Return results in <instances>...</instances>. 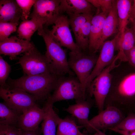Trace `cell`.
I'll list each match as a JSON object with an SVG mask.
<instances>
[{"label": "cell", "instance_id": "obj_31", "mask_svg": "<svg viewBox=\"0 0 135 135\" xmlns=\"http://www.w3.org/2000/svg\"><path fill=\"white\" fill-rule=\"evenodd\" d=\"M22 131L17 126L0 125V135H21Z\"/></svg>", "mask_w": 135, "mask_h": 135}, {"label": "cell", "instance_id": "obj_8", "mask_svg": "<svg viewBox=\"0 0 135 135\" xmlns=\"http://www.w3.org/2000/svg\"><path fill=\"white\" fill-rule=\"evenodd\" d=\"M60 0H36L30 15L33 19L42 23L47 27L54 24L61 14Z\"/></svg>", "mask_w": 135, "mask_h": 135}, {"label": "cell", "instance_id": "obj_34", "mask_svg": "<svg viewBox=\"0 0 135 135\" xmlns=\"http://www.w3.org/2000/svg\"><path fill=\"white\" fill-rule=\"evenodd\" d=\"M133 2L131 7L130 22L132 23L135 20V0H132Z\"/></svg>", "mask_w": 135, "mask_h": 135}, {"label": "cell", "instance_id": "obj_33", "mask_svg": "<svg viewBox=\"0 0 135 135\" xmlns=\"http://www.w3.org/2000/svg\"><path fill=\"white\" fill-rule=\"evenodd\" d=\"M108 130H112L122 135H135V131H127L117 129L114 128H110Z\"/></svg>", "mask_w": 135, "mask_h": 135}, {"label": "cell", "instance_id": "obj_35", "mask_svg": "<svg viewBox=\"0 0 135 135\" xmlns=\"http://www.w3.org/2000/svg\"><path fill=\"white\" fill-rule=\"evenodd\" d=\"M41 129L35 131H22L21 135H42Z\"/></svg>", "mask_w": 135, "mask_h": 135}, {"label": "cell", "instance_id": "obj_14", "mask_svg": "<svg viewBox=\"0 0 135 135\" xmlns=\"http://www.w3.org/2000/svg\"><path fill=\"white\" fill-rule=\"evenodd\" d=\"M109 12L96 13L91 20L88 50L90 54H94L101 49L100 42L104 24Z\"/></svg>", "mask_w": 135, "mask_h": 135}, {"label": "cell", "instance_id": "obj_26", "mask_svg": "<svg viewBox=\"0 0 135 135\" xmlns=\"http://www.w3.org/2000/svg\"><path fill=\"white\" fill-rule=\"evenodd\" d=\"M19 22H0V41L6 40L16 32Z\"/></svg>", "mask_w": 135, "mask_h": 135}, {"label": "cell", "instance_id": "obj_4", "mask_svg": "<svg viewBox=\"0 0 135 135\" xmlns=\"http://www.w3.org/2000/svg\"><path fill=\"white\" fill-rule=\"evenodd\" d=\"M118 60L116 56L112 62L94 79L87 90L90 96L94 98L99 113L104 109L105 102L111 86L112 76L110 72L118 66L116 63Z\"/></svg>", "mask_w": 135, "mask_h": 135}, {"label": "cell", "instance_id": "obj_25", "mask_svg": "<svg viewBox=\"0 0 135 135\" xmlns=\"http://www.w3.org/2000/svg\"><path fill=\"white\" fill-rule=\"evenodd\" d=\"M93 16V14H82L69 16L70 25L74 32L77 45L79 42L80 33L83 25Z\"/></svg>", "mask_w": 135, "mask_h": 135}, {"label": "cell", "instance_id": "obj_3", "mask_svg": "<svg viewBox=\"0 0 135 135\" xmlns=\"http://www.w3.org/2000/svg\"><path fill=\"white\" fill-rule=\"evenodd\" d=\"M82 85L76 77L68 75L61 76L53 94L48 99L46 104L52 105L57 102L74 99L76 100L86 99Z\"/></svg>", "mask_w": 135, "mask_h": 135}, {"label": "cell", "instance_id": "obj_24", "mask_svg": "<svg viewBox=\"0 0 135 135\" xmlns=\"http://www.w3.org/2000/svg\"><path fill=\"white\" fill-rule=\"evenodd\" d=\"M78 126L72 118L66 117L60 118L56 135H82Z\"/></svg>", "mask_w": 135, "mask_h": 135}, {"label": "cell", "instance_id": "obj_5", "mask_svg": "<svg viewBox=\"0 0 135 135\" xmlns=\"http://www.w3.org/2000/svg\"><path fill=\"white\" fill-rule=\"evenodd\" d=\"M17 64H20L26 75L56 74L46 54H41L35 47L24 53L19 58Z\"/></svg>", "mask_w": 135, "mask_h": 135}, {"label": "cell", "instance_id": "obj_29", "mask_svg": "<svg viewBox=\"0 0 135 135\" xmlns=\"http://www.w3.org/2000/svg\"><path fill=\"white\" fill-rule=\"evenodd\" d=\"M11 70L10 66L0 56V84L1 87L5 88L6 81Z\"/></svg>", "mask_w": 135, "mask_h": 135}, {"label": "cell", "instance_id": "obj_13", "mask_svg": "<svg viewBox=\"0 0 135 135\" xmlns=\"http://www.w3.org/2000/svg\"><path fill=\"white\" fill-rule=\"evenodd\" d=\"M44 115V108H41L35 105L22 113L17 126L23 131H36L40 128L39 126L43 120Z\"/></svg>", "mask_w": 135, "mask_h": 135}, {"label": "cell", "instance_id": "obj_9", "mask_svg": "<svg viewBox=\"0 0 135 135\" xmlns=\"http://www.w3.org/2000/svg\"><path fill=\"white\" fill-rule=\"evenodd\" d=\"M119 35L118 33L117 34L112 40L105 41L103 44L94 66L83 86V90L85 94H86L90 85L94 79L110 65L114 60L115 57L114 56V50Z\"/></svg>", "mask_w": 135, "mask_h": 135}, {"label": "cell", "instance_id": "obj_23", "mask_svg": "<svg viewBox=\"0 0 135 135\" xmlns=\"http://www.w3.org/2000/svg\"><path fill=\"white\" fill-rule=\"evenodd\" d=\"M44 26L41 22L33 19L22 21L17 30L18 37L30 41L34 33L39 28Z\"/></svg>", "mask_w": 135, "mask_h": 135}, {"label": "cell", "instance_id": "obj_22", "mask_svg": "<svg viewBox=\"0 0 135 135\" xmlns=\"http://www.w3.org/2000/svg\"><path fill=\"white\" fill-rule=\"evenodd\" d=\"M22 113L8 106L4 102L0 103V125L17 126Z\"/></svg>", "mask_w": 135, "mask_h": 135}, {"label": "cell", "instance_id": "obj_37", "mask_svg": "<svg viewBox=\"0 0 135 135\" xmlns=\"http://www.w3.org/2000/svg\"><path fill=\"white\" fill-rule=\"evenodd\" d=\"M132 26L135 32V20L132 23Z\"/></svg>", "mask_w": 135, "mask_h": 135}, {"label": "cell", "instance_id": "obj_10", "mask_svg": "<svg viewBox=\"0 0 135 135\" xmlns=\"http://www.w3.org/2000/svg\"><path fill=\"white\" fill-rule=\"evenodd\" d=\"M70 25L67 16L61 14L52 26V29H48V32L55 42L61 47H66L71 51L81 50L74 40Z\"/></svg>", "mask_w": 135, "mask_h": 135}, {"label": "cell", "instance_id": "obj_2", "mask_svg": "<svg viewBox=\"0 0 135 135\" xmlns=\"http://www.w3.org/2000/svg\"><path fill=\"white\" fill-rule=\"evenodd\" d=\"M47 27L44 26L38 30V34L41 36L46 44L47 56L56 74L60 76L66 74L74 76L75 74L69 67L66 56V50L53 40L48 33Z\"/></svg>", "mask_w": 135, "mask_h": 135}, {"label": "cell", "instance_id": "obj_17", "mask_svg": "<svg viewBox=\"0 0 135 135\" xmlns=\"http://www.w3.org/2000/svg\"><path fill=\"white\" fill-rule=\"evenodd\" d=\"M21 9L16 0H0V22H19Z\"/></svg>", "mask_w": 135, "mask_h": 135}, {"label": "cell", "instance_id": "obj_21", "mask_svg": "<svg viewBox=\"0 0 135 135\" xmlns=\"http://www.w3.org/2000/svg\"><path fill=\"white\" fill-rule=\"evenodd\" d=\"M116 8L119 28L118 33L122 34L127 28L130 22V11L132 1L131 0H117Z\"/></svg>", "mask_w": 135, "mask_h": 135}, {"label": "cell", "instance_id": "obj_12", "mask_svg": "<svg viewBox=\"0 0 135 135\" xmlns=\"http://www.w3.org/2000/svg\"><path fill=\"white\" fill-rule=\"evenodd\" d=\"M35 47L30 41L12 36L0 41V54L9 56L11 60L15 59L18 55L25 53Z\"/></svg>", "mask_w": 135, "mask_h": 135}, {"label": "cell", "instance_id": "obj_18", "mask_svg": "<svg viewBox=\"0 0 135 135\" xmlns=\"http://www.w3.org/2000/svg\"><path fill=\"white\" fill-rule=\"evenodd\" d=\"M134 46V31L132 26L130 28H127L122 34H120L116 45V49L118 51L117 56L121 61H127L125 52Z\"/></svg>", "mask_w": 135, "mask_h": 135}, {"label": "cell", "instance_id": "obj_27", "mask_svg": "<svg viewBox=\"0 0 135 135\" xmlns=\"http://www.w3.org/2000/svg\"><path fill=\"white\" fill-rule=\"evenodd\" d=\"M113 128L127 131H135V113H128L120 124Z\"/></svg>", "mask_w": 135, "mask_h": 135}, {"label": "cell", "instance_id": "obj_20", "mask_svg": "<svg viewBox=\"0 0 135 135\" xmlns=\"http://www.w3.org/2000/svg\"><path fill=\"white\" fill-rule=\"evenodd\" d=\"M44 117L41 124L42 135H56V128L60 118L53 108L52 105L46 104Z\"/></svg>", "mask_w": 135, "mask_h": 135}, {"label": "cell", "instance_id": "obj_30", "mask_svg": "<svg viewBox=\"0 0 135 135\" xmlns=\"http://www.w3.org/2000/svg\"><path fill=\"white\" fill-rule=\"evenodd\" d=\"M16 2L21 9L22 12L21 19L22 21L28 20L30 14L31 8L35 3L36 0H16Z\"/></svg>", "mask_w": 135, "mask_h": 135}, {"label": "cell", "instance_id": "obj_11", "mask_svg": "<svg viewBox=\"0 0 135 135\" xmlns=\"http://www.w3.org/2000/svg\"><path fill=\"white\" fill-rule=\"evenodd\" d=\"M89 120V132L96 130H105L114 127L126 116L119 109L113 106L108 107Z\"/></svg>", "mask_w": 135, "mask_h": 135}, {"label": "cell", "instance_id": "obj_19", "mask_svg": "<svg viewBox=\"0 0 135 135\" xmlns=\"http://www.w3.org/2000/svg\"><path fill=\"white\" fill-rule=\"evenodd\" d=\"M119 28L116 0H114L112 7L106 18L104 24L100 42L101 47L107 38L115 33H118Z\"/></svg>", "mask_w": 135, "mask_h": 135}, {"label": "cell", "instance_id": "obj_32", "mask_svg": "<svg viewBox=\"0 0 135 135\" xmlns=\"http://www.w3.org/2000/svg\"><path fill=\"white\" fill-rule=\"evenodd\" d=\"M127 61L132 66H135V46L125 52Z\"/></svg>", "mask_w": 135, "mask_h": 135}, {"label": "cell", "instance_id": "obj_15", "mask_svg": "<svg viewBox=\"0 0 135 135\" xmlns=\"http://www.w3.org/2000/svg\"><path fill=\"white\" fill-rule=\"evenodd\" d=\"M76 102L75 104L70 105L64 110L77 119L78 124L81 127L90 132L88 117L92 103L90 100L86 99L76 100Z\"/></svg>", "mask_w": 135, "mask_h": 135}, {"label": "cell", "instance_id": "obj_16", "mask_svg": "<svg viewBox=\"0 0 135 135\" xmlns=\"http://www.w3.org/2000/svg\"><path fill=\"white\" fill-rule=\"evenodd\" d=\"M60 12H66L69 16L82 14H93L96 10L87 0H60Z\"/></svg>", "mask_w": 135, "mask_h": 135}, {"label": "cell", "instance_id": "obj_6", "mask_svg": "<svg viewBox=\"0 0 135 135\" xmlns=\"http://www.w3.org/2000/svg\"><path fill=\"white\" fill-rule=\"evenodd\" d=\"M94 54L87 55L81 50L71 51L69 53L68 60L69 67L76 76L82 87L97 61L98 58Z\"/></svg>", "mask_w": 135, "mask_h": 135}, {"label": "cell", "instance_id": "obj_28", "mask_svg": "<svg viewBox=\"0 0 135 135\" xmlns=\"http://www.w3.org/2000/svg\"><path fill=\"white\" fill-rule=\"evenodd\" d=\"M96 9V13L109 12L113 4V0H87Z\"/></svg>", "mask_w": 135, "mask_h": 135}, {"label": "cell", "instance_id": "obj_36", "mask_svg": "<svg viewBox=\"0 0 135 135\" xmlns=\"http://www.w3.org/2000/svg\"><path fill=\"white\" fill-rule=\"evenodd\" d=\"M96 132H98L100 135H106L104 132L100 130H96Z\"/></svg>", "mask_w": 135, "mask_h": 135}, {"label": "cell", "instance_id": "obj_1", "mask_svg": "<svg viewBox=\"0 0 135 135\" xmlns=\"http://www.w3.org/2000/svg\"><path fill=\"white\" fill-rule=\"evenodd\" d=\"M60 76L52 73L25 75L16 79L9 78L6 88L22 90L34 96L38 100H47Z\"/></svg>", "mask_w": 135, "mask_h": 135}, {"label": "cell", "instance_id": "obj_7", "mask_svg": "<svg viewBox=\"0 0 135 135\" xmlns=\"http://www.w3.org/2000/svg\"><path fill=\"white\" fill-rule=\"evenodd\" d=\"M0 96L9 107L22 113L36 104L38 100L36 97L22 90L1 87Z\"/></svg>", "mask_w": 135, "mask_h": 135}, {"label": "cell", "instance_id": "obj_38", "mask_svg": "<svg viewBox=\"0 0 135 135\" xmlns=\"http://www.w3.org/2000/svg\"><path fill=\"white\" fill-rule=\"evenodd\" d=\"M82 135H100L97 132H96L95 133L93 134H83Z\"/></svg>", "mask_w": 135, "mask_h": 135}]
</instances>
